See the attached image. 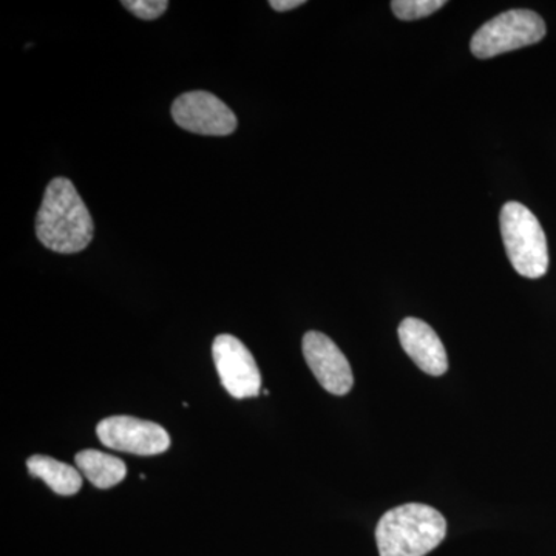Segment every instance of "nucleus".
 <instances>
[{"mask_svg":"<svg viewBox=\"0 0 556 556\" xmlns=\"http://www.w3.org/2000/svg\"><path fill=\"white\" fill-rule=\"evenodd\" d=\"M303 356L318 383L336 396H345L354 386L353 369L345 354L321 332L309 331L303 338Z\"/></svg>","mask_w":556,"mask_h":556,"instance_id":"6e6552de","label":"nucleus"},{"mask_svg":"<svg viewBox=\"0 0 556 556\" xmlns=\"http://www.w3.org/2000/svg\"><path fill=\"white\" fill-rule=\"evenodd\" d=\"M399 340L409 358L427 375H445L448 369L447 351L434 329L419 318L408 317L399 327Z\"/></svg>","mask_w":556,"mask_h":556,"instance_id":"1a4fd4ad","label":"nucleus"},{"mask_svg":"<svg viewBox=\"0 0 556 556\" xmlns=\"http://www.w3.org/2000/svg\"><path fill=\"white\" fill-rule=\"evenodd\" d=\"M215 367L223 387L230 396L248 399L258 396L262 388L257 362L241 340L222 334L212 345Z\"/></svg>","mask_w":556,"mask_h":556,"instance_id":"423d86ee","label":"nucleus"},{"mask_svg":"<svg viewBox=\"0 0 556 556\" xmlns=\"http://www.w3.org/2000/svg\"><path fill=\"white\" fill-rule=\"evenodd\" d=\"M101 444L116 452L153 456L167 452L170 437L163 427L131 416H112L97 427Z\"/></svg>","mask_w":556,"mask_h":556,"instance_id":"39448f33","label":"nucleus"},{"mask_svg":"<svg viewBox=\"0 0 556 556\" xmlns=\"http://www.w3.org/2000/svg\"><path fill=\"white\" fill-rule=\"evenodd\" d=\"M28 471L35 478L42 479L54 493L62 496L76 495L83 486L78 468L53 459V457L35 455L27 460Z\"/></svg>","mask_w":556,"mask_h":556,"instance_id":"9b49d317","label":"nucleus"},{"mask_svg":"<svg viewBox=\"0 0 556 556\" xmlns=\"http://www.w3.org/2000/svg\"><path fill=\"white\" fill-rule=\"evenodd\" d=\"M84 478L89 479L91 484L98 489H110L124 481L127 475V467L119 457L98 452V450H84L75 457Z\"/></svg>","mask_w":556,"mask_h":556,"instance_id":"9d476101","label":"nucleus"},{"mask_svg":"<svg viewBox=\"0 0 556 556\" xmlns=\"http://www.w3.org/2000/svg\"><path fill=\"white\" fill-rule=\"evenodd\" d=\"M445 5V0H393L391 10L401 21H416L437 13Z\"/></svg>","mask_w":556,"mask_h":556,"instance_id":"f8f14e48","label":"nucleus"},{"mask_svg":"<svg viewBox=\"0 0 556 556\" xmlns=\"http://www.w3.org/2000/svg\"><path fill=\"white\" fill-rule=\"evenodd\" d=\"M121 3L139 20L144 21L159 20L169 7L166 0H124Z\"/></svg>","mask_w":556,"mask_h":556,"instance_id":"ddd939ff","label":"nucleus"},{"mask_svg":"<svg viewBox=\"0 0 556 556\" xmlns=\"http://www.w3.org/2000/svg\"><path fill=\"white\" fill-rule=\"evenodd\" d=\"M36 233L43 247L58 254H76L89 247L93 218L70 179L50 182L36 218Z\"/></svg>","mask_w":556,"mask_h":556,"instance_id":"f257e3e1","label":"nucleus"},{"mask_svg":"<svg viewBox=\"0 0 556 556\" xmlns=\"http://www.w3.org/2000/svg\"><path fill=\"white\" fill-rule=\"evenodd\" d=\"M544 36L546 24L540 14L530 10H510L485 22L471 38L470 49L479 60H489L507 51L533 46Z\"/></svg>","mask_w":556,"mask_h":556,"instance_id":"20e7f679","label":"nucleus"},{"mask_svg":"<svg viewBox=\"0 0 556 556\" xmlns=\"http://www.w3.org/2000/svg\"><path fill=\"white\" fill-rule=\"evenodd\" d=\"M172 116L181 129L207 137H226L237 129V118L215 94L189 91L172 105Z\"/></svg>","mask_w":556,"mask_h":556,"instance_id":"0eeeda50","label":"nucleus"},{"mask_svg":"<svg viewBox=\"0 0 556 556\" xmlns=\"http://www.w3.org/2000/svg\"><path fill=\"white\" fill-rule=\"evenodd\" d=\"M269 5L273 7L274 10L283 13V11H291L305 5V0H270Z\"/></svg>","mask_w":556,"mask_h":556,"instance_id":"4468645a","label":"nucleus"},{"mask_svg":"<svg viewBox=\"0 0 556 556\" xmlns=\"http://www.w3.org/2000/svg\"><path fill=\"white\" fill-rule=\"evenodd\" d=\"M501 236L511 266L526 278H541L548 269L546 233L525 204L508 201L501 208Z\"/></svg>","mask_w":556,"mask_h":556,"instance_id":"7ed1b4c3","label":"nucleus"},{"mask_svg":"<svg viewBox=\"0 0 556 556\" xmlns=\"http://www.w3.org/2000/svg\"><path fill=\"white\" fill-rule=\"evenodd\" d=\"M447 535V521L437 508L405 504L387 511L376 529L380 556H426Z\"/></svg>","mask_w":556,"mask_h":556,"instance_id":"f03ea898","label":"nucleus"}]
</instances>
